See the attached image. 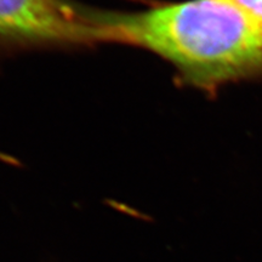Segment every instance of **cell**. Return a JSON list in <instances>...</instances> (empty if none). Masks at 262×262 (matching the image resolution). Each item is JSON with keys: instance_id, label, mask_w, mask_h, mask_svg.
<instances>
[{"instance_id": "3957f363", "label": "cell", "mask_w": 262, "mask_h": 262, "mask_svg": "<svg viewBox=\"0 0 262 262\" xmlns=\"http://www.w3.org/2000/svg\"><path fill=\"white\" fill-rule=\"evenodd\" d=\"M262 31V0H225Z\"/></svg>"}, {"instance_id": "7a4b0ae2", "label": "cell", "mask_w": 262, "mask_h": 262, "mask_svg": "<svg viewBox=\"0 0 262 262\" xmlns=\"http://www.w3.org/2000/svg\"><path fill=\"white\" fill-rule=\"evenodd\" d=\"M0 39L16 44L100 41L93 12L68 0H0Z\"/></svg>"}, {"instance_id": "6da1fadb", "label": "cell", "mask_w": 262, "mask_h": 262, "mask_svg": "<svg viewBox=\"0 0 262 262\" xmlns=\"http://www.w3.org/2000/svg\"><path fill=\"white\" fill-rule=\"evenodd\" d=\"M100 41L155 52L186 83L214 91L262 75V31L225 0H186L136 12H94Z\"/></svg>"}]
</instances>
